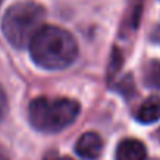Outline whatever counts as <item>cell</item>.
I'll return each instance as SVG.
<instances>
[{
  "label": "cell",
  "mask_w": 160,
  "mask_h": 160,
  "mask_svg": "<svg viewBox=\"0 0 160 160\" xmlns=\"http://www.w3.org/2000/svg\"><path fill=\"white\" fill-rule=\"evenodd\" d=\"M30 55L33 61L47 71L68 68L77 58V42L74 36L60 27L42 25L32 38Z\"/></svg>",
  "instance_id": "1"
},
{
  "label": "cell",
  "mask_w": 160,
  "mask_h": 160,
  "mask_svg": "<svg viewBox=\"0 0 160 160\" xmlns=\"http://www.w3.org/2000/svg\"><path fill=\"white\" fill-rule=\"evenodd\" d=\"M78 113V102L68 98H38L28 107L32 126L44 133L64 130L77 119Z\"/></svg>",
  "instance_id": "2"
},
{
  "label": "cell",
  "mask_w": 160,
  "mask_h": 160,
  "mask_svg": "<svg viewBox=\"0 0 160 160\" xmlns=\"http://www.w3.org/2000/svg\"><path fill=\"white\" fill-rule=\"evenodd\" d=\"M44 8L36 2H18L8 8L2 19V30L10 44L16 49L27 47L36 32L42 27Z\"/></svg>",
  "instance_id": "3"
},
{
  "label": "cell",
  "mask_w": 160,
  "mask_h": 160,
  "mask_svg": "<svg viewBox=\"0 0 160 160\" xmlns=\"http://www.w3.org/2000/svg\"><path fill=\"white\" fill-rule=\"evenodd\" d=\"M104 149V141L96 132H87L75 143V152L87 160H96Z\"/></svg>",
  "instance_id": "4"
},
{
  "label": "cell",
  "mask_w": 160,
  "mask_h": 160,
  "mask_svg": "<svg viewBox=\"0 0 160 160\" xmlns=\"http://www.w3.org/2000/svg\"><path fill=\"white\" fill-rule=\"evenodd\" d=\"M115 158L116 160H146V148L140 140L126 138L118 144Z\"/></svg>",
  "instance_id": "5"
},
{
  "label": "cell",
  "mask_w": 160,
  "mask_h": 160,
  "mask_svg": "<svg viewBox=\"0 0 160 160\" xmlns=\"http://www.w3.org/2000/svg\"><path fill=\"white\" fill-rule=\"evenodd\" d=\"M135 118L141 124H152L160 119V98L149 96L137 110Z\"/></svg>",
  "instance_id": "6"
},
{
  "label": "cell",
  "mask_w": 160,
  "mask_h": 160,
  "mask_svg": "<svg viewBox=\"0 0 160 160\" xmlns=\"http://www.w3.org/2000/svg\"><path fill=\"white\" fill-rule=\"evenodd\" d=\"M143 80L148 88L160 90V60H151L144 66Z\"/></svg>",
  "instance_id": "7"
},
{
  "label": "cell",
  "mask_w": 160,
  "mask_h": 160,
  "mask_svg": "<svg viewBox=\"0 0 160 160\" xmlns=\"http://www.w3.org/2000/svg\"><path fill=\"white\" fill-rule=\"evenodd\" d=\"M7 108H8V102H7V96L3 93V90L0 88V119H2L7 113Z\"/></svg>",
  "instance_id": "8"
},
{
  "label": "cell",
  "mask_w": 160,
  "mask_h": 160,
  "mask_svg": "<svg viewBox=\"0 0 160 160\" xmlns=\"http://www.w3.org/2000/svg\"><path fill=\"white\" fill-rule=\"evenodd\" d=\"M152 39L157 41V42H160V27H157V28L154 30V33H152Z\"/></svg>",
  "instance_id": "9"
},
{
  "label": "cell",
  "mask_w": 160,
  "mask_h": 160,
  "mask_svg": "<svg viewBox=\"0 0 160 160\" xmlns=\"http://www.w3.org/2000/svg\"><path fill=\"white\" fill-rule=\"evenodd\" d=\"M58 160H72V158H69V157H63V158H58Z\"/></svg>",
  "instance_id": "10"
},
{
  "label": "cell",
  "mask_w": 160,
  "mask_h": 160,
  "mask_svg": "<svg viewBox=\"0 0 160 160\" xmlns=\"http://www.w3.org/2000/svg\"><path fill=\"white\" fill-rule=\"evenodd\" d=\"M158 140H160V130H158Z\"/></svg>",
  "instance_id": "11"
},
{
  "label": "cell",
  "mask_w": 160,
  "mask_h": 160,
  "mask_svg": "<svg viewBox=\"0 0 160 160\" xmlns=\"http://www.w3.org/2000/svg\"><path fill=\"white\" fill-rule=\"evenodd\" d=\"M2 2H3V0H0V5H2Z\"/></svg>",
  "instance_id": "12"
}]
</instances>
